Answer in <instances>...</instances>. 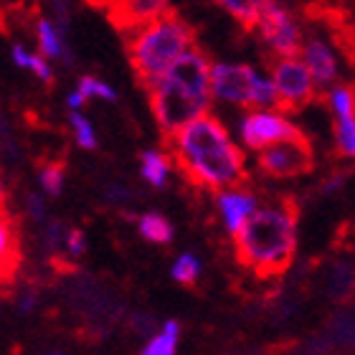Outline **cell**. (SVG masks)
Returning <instances> with one entry per match:
<instances>
[{
  "mask_svg": "<svg viewBox=\"0 0 355 355\" xmlns=\"http://www.w3.org/2000/svg\"><path fill=\"white\" fill-rule=\"evenodd\" d=\"M168 145L173 163L200 188L223 193L244 183V150L216 114H206L185 125L180 132L168 137Z\"/></svg>",
  "mask_w": 355,
  "mask_h": 355,
  "instance_id": "6da1fadb",
  "label": "cell"
},
{
  "mask_svg": "<svg viewBox=\"0 0 355 355\" xmlns=\"http://www.w3.org/2000/svg\"><path fill=\"white\" fill-rule=\"evenodd\" d=\"M211 59L200 49L185 53L175 67L148 89L150 110L157 127L168 137L180 132L185 125L211 114L214 92H211Z\"/></svg>",
  "mask_w": 355,
  "mask_h": 355,
  "instance_id": "7a4b0ae2",
  "label": "cell"
},
{
  "mask_svg": "<svg viewBox=\"0 0 355 355\" xmlns=\"http://www.w3.org/2000/svg\"><path fill=\"white\" fill-rule=\"evenodd\" d=\"M239 261L259 277H277L292 264L297 249V214L287 200L266 203L236 239Z\"/></svg>",
  "mask_w": 355,
  "mask_h": 355,
  "instance_id": "3957f363",
  "label": "cell"
},
{
  "mask_svg": "<svg viewBox=\"0 0 355 355\" xmlns=\"http://www.w3.org/2000/svg\"><path fill=\"white\" fill-rule=\"evenodd\" d=\"M193 49V28L171 10L145 26H135L130 36V61L145 89L160 82Z\"/></svg>",
  "mask_w": 355,
  "mask_h": 355,
  "instance_id": "277c9868",
  "label": "cell"
},
{
  "mask_svg": "<svg viewBox=\"0 0 355 355\" xmlns=\"http://www.w3.org/2000/svg\"><path fill=\"white\" fill-rule=\"evenodd\" d=\"M254 31L261 36L266 49L277 56V61L297 59L302 53V28L287 8L277 6V3H259V21Z\"/></svg>",
  "mask_w": 355,
  "mask_h": 355,
  "instance_id": "5b68a950",
  "label": "cell"
},
{
  "mask_svg": "<svg viewBox=\"0 0 355 355\" xmlns=\"http://www.w3.org/2000/svg\"><path fill=\"white\" fill-rule=\"evenodd\" d=\"M239 142L244 150H254L259 155L261 150L279 145L284 140L300 137V130L292 125V119L279 110H252L244 112L236 125Z\"/></svg>",
  "mask_w": 355,
  "mask_h": 355,
  "instance_id": "8992f818",
  "label": "cell"
},
{
  "mask_svg": "<svg viewBox=\"0 0 355 355\" xmlns=\"http://www.w3.org/2000/svg\"><path fill=\"white\" fill-rule=\"evenodd\" d=\"M261 76V69L252 64H226V61H216L211 69V92H214V102L234 104L241 110H254V92L257 82Z\"/></svg>",
  "mask_w": 355,
  "mask_h": 355,
  "instance_id": "52a82bcc",
  "label": "cell"
},
{
  "mask_svg": "<svg viewBox=\"0 0 355 355\" xmlns=\"http://www.w3.org/2000/svg\"><path fill=\"white\" fill-rule=\"evenodd\" d=\"M272 79L277 84V94H279V110H300L307 102H312V96L318 92L310 69L304 67L300 56L274 61Z\"/></svg>",
  "mask_w": 355,
  "mask_h": 355,
  "instance_id": "ba28073f",
  "label": "cell"
},
{
  "mask_svg": "<svg viewBox=\"0 0 355 355\" xmlns=\"http://www.w3.org/2000/svg\"><path fill=\"white\" fill-rule=\"evenodd\" d=\"M259 168L272 178H295L312 168V145L304 135L259 153Z\"/></svg>",
  "mask_w": 355,
  "mask_h": 355,
  "instance_id": "9c48e42d",
  "label": "cell"
},
{
  "mask_svg": "<svg viewBox=\"0 0 355 355\" xmlns=\"http://www.w3.org/2000/svg\"><path fill=\"white\" fill-rule=\"evenodd\" d=\"M259 198L249 188L239 185L231 191H223L216 196V211L221 216V223L231 239H236L241 231L252 223V218L259 214Z\"/></svg>",
  "mask_w": 355,
  "mask_h": 355,
  "instance_id": "30bf717a",
  "label": "cell"
},
{
  "mask_svg": "<svg viewBox=\"0 0 355 355\" xmlns=\"http://www.w3.org/2000/svg\"><path fill=\"white\" fill-rule=\"evenodd\" d=\"M300 59L304 61V67L310 69L312 79L318 84V89H330L338 87V76H340V59L335 46L322 36H312L304 41Z\"/></svg>",
  "mask_w": 355,
  "mask_h": 355,
  "instance_id": "8fae6325",
  "label": "cell"
},
{
  "mask_svg": "<svg viewBox=\"0 0 355 355\" xmlns=\"http://www.w3.org/2000/svg\"><path fill=\"white\" fill-rule=\"evenodd\" d=\"M171 157L165 155L163 150H142L140 155V173L142 178L148 180L150 185H155V188H163L168 183V178H171Z\"/></svg>",
  "mask_w": 355,
  "mask_h": 355,
  "instance_id": "7c38bea8",
  "label": "cell"
},
{
  "mask_svg": "<svg viewBox=\"0 0 355 355\" xmlns=\"http://www.w3.org/2000/svg\"><path fill=\"white\" fill-rule=\"evenodd\" d=\"M36 41L38 49H41V56H46V59H61L64 56V38H61L59 26L46 15L36 21Z\"/></svg>",
  "mask_w": 355,
  "mask_h": 355,
  "instance_id": "4fadbf2b",
  "label": "cell"
},
{
  "mask_svg": "<svg viewBox=\"0 0 355 355\" xmlns=\"http://www.w3.org/2000/svg\"><path fill=\"white\" fill-rule=\"evenodd\" d=\"M178 340H180V325L175 320H168L145 345H142L140 355H175Z\"/></svg>",
  "mask_w": 355,
  "mask_h": 355,
  "instance_id": "5bb4252c",
  "label": "cell"
},
{
  "mask_svg": "<svg viewBox=\"0 0 355 355\" xmlns=\"http://www.w3.org/2000/svg\"><path fill=\"white\" fill-rule=\"evenodd\" d=\"M137 231L140 236L150 244H168L173 239V226L171 221L160 214H142L137 218Z\"/></svg>",
  "mask_w": 355,
  "mask_h": 355,
  "instance_id": "9a60e30c",
  "label": "cell"
},
{
  "mask_svg": "<svg viewBox=\"0 0 355 355\" xmlns=\"http://www.w3.org/2000/svg\"><path fill=\"white\" fill-rule=\"evenodd\" d=\"M327 110L333 112L335 119L355 117V89L338 84L327 92Z\"/></svg>",
  "mask_w": 355,
  "mask_h": 355,
  "instance_id": "2e32d148",
  "label": "cell"
},
{
  "mask_svg": "<svg viewBox=\"0 0 355 355\" xmlns=\"http://www.w3.org/2000/svg\"><path fill=\"white\" fill-rule=\"evenodd\" d=\"M200 272H203V264H200V259L196 257V254H180L175 261H173L171 266V274H173V279L178 282V284H196L200 277Z\"/></svg>",
  "mask_w": 355,
  "mask_h": 355,
  "instance_id": "e0dca14e",
  "label": "cell"
},
{
  "mask_svg": "<svg viewBox=\"0 0 355 355\" xmlns=\"http://www.w3.org/2000/svg\"><path fill=\"white\" fill-rule=\"evenodd\" d=\"M69 127L74 132V140L79 148L84 150H94L96 148V132L92 119L84 114V112H69Z\"/></svg>",
  "mask_w": 355,
  "mask_h": 355,
  "instance_id": "ac0fdd59",
  "label": "cell"
},
{
  "mask_svg": "<svg viewBox=\"0 0 355 355\" xmlns=\"http://www.w3.org/2000/svg\"><path fill=\"white\" fill-rule=\"evenodd\" d=\"M335 145L343 157H355V117L335 119Z\"/></svg>",
  "mask_w": 355,
  "mask_h": 355,
  "instance_id": "d6986e66",
  "label": "cell"
},
{
  "mask_svg": "<svg viewBox=\"0 0 355 355\" xmlns=\"http://www.w3.org/2000/svg\"><path fill=\"white\" fill-rule=\"evenodd\" d=\"M239 23H244L246 28H257L259 21V3H246V0H223L221 3Z\"/></svg>",
  "mask_w": 355,
  "mask_h": 355,
  "instance_id": "ffe728a7",
  "label": "cell"
},
{
  "mask_svg": "<svg viewBox=\"0 0 355 355\" xmlns=\"http://www.w3.org/2000/svg\"><path fill=\"white\" fill-rule=\"evenodd\" d=\"M64 168L59 163H49L44 165L41 171H38V185H41V191L49 193V196H59L61 188H64Z\"/></svg>",
  "mask_w": 355,
  "mask_h": 355,
  "instance_id": "44dd1931",
  "label": "cell"
},
{
  "mask_svg": "<svg viewBox=\"0 0 355 355\" xmlns=\"http://www.w3.org/2000/svg\"><path fill=\"white\" fill-rule=\"evenodd\" d=\"M76 89L82 92L87 99H114L117 96V92L110 87V84H104L102 79H96V76H82L79 79V84H76Z\"/></svg>",
  "mask_w": 355,
  "mask_h": 355,
  "instance_id": "7402d4cb",
  "label": "cell"
},
{
  "mask_svg": "<svg viewBox=\"0 0 355 355\" xmlns=\"http://www.w3.org/2000/svg\"><path fill=\"white\" fill-rule=\"evenodd\" d=\"M64 249H67V254H71V257H82V254L87 252V239H84L82 231L79 229L67 231V236H64Z\"/></svg>",
  "mask_w": 355,
  "mask_h": 355,
  "instance_id": "603a6c76",
  "label": "cell"
},
{
  "mask_svg": "<svg viewBox=\"0 0 355 355\" xmlns=\"http://www.w3.org/2000/svg\"><path fill=\"white\" fill-rule=\"evenodd\" d=\"M28 71H33L41 82H51V79H53V69L49 67V59H46V56H41V53H33Z\"/></svg>",
  "mask_w": 355,
  "mask_h": 355,
  "instance_id": "cb8c5ba5",
  "label": "cell"
},
{
  "mask_svg": "<svg viewBox=\"0 0 355 355\" xmlns=\"http://www.w3.org/2000/svg\"><path fill=\"white\" fill-rule=\"evenodd\" d=\"M10 59H13V64L18 69H31V59H33V53H31L23 44H15L13 49H10Z\"/></svg>",
  "mask_w": 355,
  "mask_h": 355,
  "instance_id": "d4e9b609",
  "label": "cell"
},
{
  "mask_svg": "<svg viewBox=\"0 0 355 355\" xmlns=\"http://www.w3.org/2000/svg\"><path fill=\"white\" fill-rule=\"evenodd\" d=\"M0 254L3 257L13 254V234L8 229V223H3V229H0Z\"/></svg>",
  "mask_w": 355,
  "mask_h": 355,
  "instance_id": "484cf974",
  "label": "cell"
},
{
  "mask_svg": "<svg viewBox=\"0 0 355 355\" xmlns=\"http://www.w3.org/2000/svg\"><path fill=\"white\" fill-rule=\"evenodd\" d=\"M84 104H87V96H84L79 89H71V92H69V96H67V107H69V110H71V112H82Z\"/></svg>",
  "mask_w": 355,
  "mask_h": 355,
  "instance_id": "4316f807",
  "label": "cell"
},
{
  "mask_svg": "<svg viewBox=\"0 0 355 355\" xmlns=\"http://www.w3.org/2000/svg\"><path fill=\"white\" fill-rule=\"evenodd\" d=\"M28 203L33 206V216H36V218H41V216H44V203H41V198H38V196H31Z\"/></svg>",
  "mask_w": 355,
  "mask_h": 355,
  "instance_id": "83f0119b",
  "label": "cell"
},
{
  "mask_svg": "<svg viewBox=\"0 0 355 355\" xmlns=\"http://www.w3.org/2000/svg\"><path fill=\"white\" fill-rule=\"evenodd\" d=\"M49 355H61V353H49Z\"/></svg>",
  "mask_w": 355,
  "mask_h": 355,
  "instance_id": "f1b7e54d",
  "label": "cell"
}]
</instances>
